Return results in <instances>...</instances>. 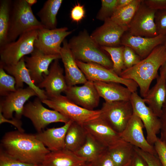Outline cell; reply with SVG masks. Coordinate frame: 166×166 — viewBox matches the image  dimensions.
Listing matches in <instances>:
<instances>
[{"label": "cell", "mask_w": 166, "mask_h": 166, "mask_svg": "<svg viewBox=\"0 0 166 166\" xmlns=\"http://www.w3.org/2000/svg\"><path fill=\"white\" fill-rule=\"evenodd\" d=\"M7 155L22 162L37 165L42 164L50 151L35 134L18 130L6 132L0 141V148Z\"/></svg>", "instance_id": "obj_1"}, {"label": "cell", "mask_w": 166, "mask_h": 166, "mask_svg": "<svg viewBox=\"0 0 166 166\" xmlns=\"http://www.w3.org/2000/svg\"><path fill=\"white\" fill-rule=\"evenodd\" d=\"M166 60V48L164 44L156 47L146 58L132 67L123 70L119 76L135 81L141 97L147 95L152 81L158 77V72Z\"/></svg>", "instance_id": "obj_2"}, {"label": "cell", "mask_w": 166, "mask_h": 166, "mask_svg": "<svg viewBox=\"0 0 166 166\" xmlns=\"http://www.w3.org/2000/svg\"><path fill=\"white\" fill-rule=\"evenodd\" d=\"M69 48L76 60L85 63H93L113 69L111 59L84 30L68 42Z\"/></svg>", "instance_id": "obj_3"}, {"label": "cell", "mask_w": 166, "mask_h": 166, "mask_svg": "<svg viewBox=\"0 0 166 166\" xmlns=\"http://www.w3.org/2000/svg\"><path fill=\"white\" fill-rule=\"evenodd\" d=\"M44 28L26 0L12 1L7 43L16 41L22 34Z\"/></svg>", "instance_id": "obj_4"}, {"label": "cell", "mask_w": 166, "mask_h": 166, "mask_svg": "<svg viewBox=\"0 0 166 166\" xmlns=\"http://www.w3.org/2000/svg\"><path fill=\"white\" fill-rule=\"evenodd\" d=\"M41 101L50 108L82 125L99 117L101 115L100 109H87L75 104L66 96L61 95Z\"/></svg>", "instance_id": "obj_5"}, {"label": "cell", "mask_w": 166, "mask_h": 166, "mask_svg": "<svg viewBox=\"0 0 166 166\" xmlns=\"http://www.w3.org/2000/svg\"><path fill=\"white\" fill-rule=\"evenodd\" d=\"M38 33V30L26 32L17 40L0 47V65L16 64L26 55L31 54L34 49V43Z\"/></svg>", "instance_id": "obj_6"}, {"label": "cell", "mask_w": 166, "mask_h": 166, "mask_svg": "<svg viewBox=\"0 0 166 166\" xmlns=\"http://www.w3.org/2000/svg\"><path fill=\"white\" fill-rule=\"evenodd\" d=\"M38 97L25 104L22 115L29 119L38 132H41L50 124L57 122L65 123L70 120L59 112L45 108Z\"/></svg>", "instance_id": "obj_7"}, {"label": "cell", "mask_w": 166, "mask_h": 166, "mask_svg": "<svg viewBox=\"0 0 166 166\" xmlns=\"http://www.w3.org/2000/svg\"><path fill=\"white\" fill-rule=\"evenodd\" d=\"M100 117L118 133L124 129L133 113L130 101L104 102Z\"/></svg>", "instance_id": "obj_8"}, {"label": "cell", "mask_w": 166, "mask_h": 166, "mask_svg": "<svg viewBox=\"0 0 166 166\" xmlns=\"http://www.w3.org/2000/svg\"><path fill=\"white\" fill-rule=\"evenodd\" d=\"M76 62L88 80L113 82L123 85L132 92H136L138 86L134 81L123 78L113 70L93 63H85L76 60Z\"/></svg>", "instance_id": "obj_9"}, {"label": "cell", "mask_w": 166, "mask_h": 166, "mask_svg": "<svg viewBox=\"0 0 166 166\" xmlns=\"http://www.w3.org/2000/svg\"><path fill=\"white\" fill-rule=\"evenodd\" d=\"M130 101L133 113L140 119L146 132V139L151 145H153L157 140V135L160 132V118L147 106L143 98L136 92L132 93Z\"/></svg>", "instance_id": "obj_10"}, {"label": "cell", "mask_w": 166, "mask_h": 166, "mask_svg": "<svg viewBox=\"0 0 166 166\" xmlns=\"http://www.w3.org/2000/svg\"><path fill=\"white\" fill-rule=\"evenodd\" d=\"M67 27L48 29L43 28L38 30L34 46L47 55L60 54L61 45L65 38L73 32Z\"/></svg>", "instance_id": "obj_11"}, {"label": "cell", "mask_w": 166, "mask_h": 166, "mask_svg": "<svg viewBox=\"0 0 166 166\" xmlns=\"http://www.w3.org/2000/svg\"><path fill=\"white\" fill-rule=\"evenodd\" d=\"M156 11L149 8L142 0L128 26L127 31L136 36L153 37L158 35L155 22Z\"/></svg>", "instance_id": "obj_12"}, {"label": "cell", "mask_w": 166, "mask_h": 166, "mask_svg": "<svg viewBox=\"0 0 166 166\" xmlns=\"http://www.w3.org/2000/svg\"><path fill=\"white\" fill-rule=\"evenodd\" d=\"M34 96L37 97L36 93L29 86L16 89L1 100L0 111L6 119L14 118L13 114L15 112V117L21 119L25 103L30 98Z\"/></svg>", "instance_id": "obj_13"}, {"label": "cell", "mask_w": 166, "mask_h": 166, "mask_svg": "<svg viewBox=\"0 0 166 166\" xmlns=\"http://www.w3.org/2000/svg\"><path fill=\"white\" fill-rule=\"evenodd\" d=\"M64 92L73 103L89 110H94L100 102V97L91 81L88 80L81 86H68Z\"/></svg>", "instance_id": "obj_14"}, {"label": "cell", "mask_w": 166, "mask_h": 166, "mask_svg": "<svg viewBox=\"0 0 166 166\" xmlns=\"http://www.w3.org/2000/svg\"><path fill=\"white\" fill-rule=\"evenodd\" d=\"M144 128L140 119L133 113L125 128L119 135L124 141L143 151L157 155L154 146L149 144L144 137Z\"/></svg>", "instance_id": "obj_15"}, {"label": "cell", "mask_w": 166, "mask_h": 166, "mask_svg": "<svg viewBox=\"0 0 166 166\" xmlns=\"http://www.w3.org/2000/svg\"><path fill=\"white\" fill-rule=\"evenodd\" d=\"M26 66L34 83L37 85L42 81L44 77L49 73V67L55 60L61 59L60 54L47 55L34 48L30 56L24 57Z\"/></svg>", "instance_id": "obj_16"}, {"label": "cell", "mask_w": 166, "mask_h": 166, "mask_svg": "<svg viewBox=\"0 0 166 166\" xmlns=\"http://www.w3.org/2000/svg\"><path fill=\"white\" fill-rule=\"evenodd\" d=\"M127 30V27L119 25L110 18L105 21L90 36L100 47H118L121 46V38Z\"/></svg>", "instance_id": "obj_17"}, {"label": "cell", "mask_w": 166, "mask_h": 166, "mask_svg": "<svg viewBox=\"0 0 166 166\" xmlns=\"http://www.w3.org/2000/svg\"><path fill=\"white\" fill-rule=\"evenodd\" d=\"M83 126L87 133L107 148L124 141L119 134L111 128L100 116L86 122Z\"/></svg>", "instance_id": "obj_18"}, {"label": "cell", "mask_w": 166, "mask_h": 166, "mask_svg": "<svg viewBox=\"0 0 166 166\" xmlns=\"http://www.w3.org/2000/svg\"><path fill=\"white\" fill-rule=\"evenodd\" d=\"M166 40V35H158L153 37H146L133 35L127 31L121 38V44L131 48L142 60L156 47L164 44Z\"/></svg>", "instance_id": "obj_19"}, {"label": "cell", "mask_w": 166, "mask_h": 166, "mask_svg": "<svg viewBox=\"0 0 166 166\" xmlns=\"http://www.w3.org/2000/svg\"><path fill=\"white\" fill-rule=\"evenodd\" d=\"M58 60H55L51 63L48 74L44 76L42 81L37 85L42 89H45L48 98L61 95L68 87L63 74V69L60 66Z\"/></svg>", "instance_id": "obj_20"}, {"label": "cell", "mask_w": 166, "mask_h": 166, "mask_svg": "<svg viewBox=\"0 0 166 166\" xmlns=\"http://www.w3.org/2000/svg\"><path fill=\"white\" fill-rule=\"evenodd\" d=\"M62 43L60 54L64 65L65 76L68 86L84 84L88 80L77 65L67 40L65 39Z\"/></svg>", "instance_id": "obj_21"}, {"label": "cell", "mask_w": 166, "mask_h": 166, "mask_svg": "<svg viewBox=\"0 0 166 166\" xmlns=\"http://www.w3.org/2000/svg\"><path fill=\"white\" fill-rule=\"evenodd\" d=\"M0 67L14 78L16 89L23 88L24 83H25L35 91L37 97L41 100L48 98L45 91L40 88L32 80L29 71L26 66L24 57L16 64L0 65Z\"/></svg>", "instance_id": "obj_22"}, {"label": "cell", "mask_w": 166, "mask_h": 166, "mask_svg": "<svg viewBox=\"0 0 166 166\" xmlns=\"http://www.w3.org/2000/svg\"><path fill=\"white\" fill-rule=\"evenodd\" d=\"M72 122L70 120L62 126L47 128L45 130L37 132L35 135L50 152L65 149L66 134Z\"/></svg>", "instance_id": "obj_23"}, {"label": "cell", "mask_w": 166, "mask_h": 166, "mask_svg": "<svg viewBox=\"0 0 166 166\" xmlns=\"http://www.w3.org/2000/svg\"><path fill=\"white\" fill-rule=\"evenodd\" d=\"M93 82L100 97L105 102L130 101L132 92L120 84L101 81Z\"/></svg>", "instance_id": "obj_24"}, {"label": "cell", "mask_w": 166, "mask_h": 166, "mask_svg": "<svg viewBox=\"0 0 166 166\" xmlns=\"http://www.w3.org/2000/svg\"><path fill=\"white\" fill-rule=\"evenodd\" d=\"M85 158L75 153L64 149L50 152L45 156L41 166H81L87 162Z\"/></svg>", "instance_id": "obj_25"}, {"label": "cell", "mask_w": 166, "mask_h": 166, "mask_svg": "<svg viewBox=\"0 0 166 166\" xmlns=\"http://www.w3.org/2000/svg\"><path fill=\"white\" fill-rule=\"evenodd\" d=\"M143 99L146 104L148 105L154 113L159 118L166 101V79L159 76L156 78V84L150 89Z\"/></svg>", "instance_id": "obj_26"}, {"label": "cell", "mask_w": 166, "mask_h": 166, "mask_svg": "<svg viewBox=\"0 0 166 166\" xmlns=\"http://www.w3.org/2000/svg\"><path fill=\"white\" fill-rule=\"evenodd\" d=\"M62 0H48L37 13L40 22L45 28H56L57 15L62 2Z\"/></svg>", "instance_id": "obj_27"}, {"label": "cell", "mask_w": 166, "mask_h": 166, "mask_svg": "<svg viewBox=\"0 0 166 166\" xmlns=\"http://www.w3.org/2000/svg\"><path fill=\"white\" fill-rule=\"evenodd\" d=\"M87 134L83 125L72 122L66 134L65 148L75 152L85 143Z\"/></svg>", "instance_id": "obj_28"}, {"label": "cell", "mask_w": 166, "mask_h": 166, "mask_svg": "<svg viewBox=\"0 0 166 166\" xmlns=\"http://www.w3.org/2000/svg\"><path fill=\"white\" fill-rule=\"evenodd\" d=\"M87 133L85 143L74 153L78 156L86 159L88 162H93L108 148L92 135Z\"/></svg>", "instance_id": "obj_29"}, {"label": "cell", "mask_w": 166, "mask_h": 166, "mask_svg": "<svg viewBox=\"0 0 166 166\" xmlns=\"http://www.w3.org/2000/svg\"><path fill=\"white\" fill-rule=\"evenodd\" d=\"M108 152L116 166H123L132 160L135 152L134 146L124 141L112 148Z\"/></svg>", "instance_id": "obj_30"}, {"label": "cell", "mask_w": 166, "mask_h": 166, "mask_svg": "<svg viewBox=\"0 0 166 166\" xmlns=\"http://www.w3.org/2000/svg\"><path fill=\"white\" fill-rule=\"evenodd\" d=\"M142 0H133L129 4L116 10L111 19L119 25L128 27Z\"/></svg>", "instance_id": "obj_31"}, {"label": "cell", "mask_w": 166, "mask_h": 166, "mask_svg": "<svg viewBox=\"0 0 166 166\" xmlns=\"http://www.w3.org/2000/svg\"><path fill=\"white\" fill-rule=\"evenodd\" d=\"M12 1L10 0L0 1V47L7 43Z\"/></svg>", "instance_id": "obj_32"}, {"label": "cell", "mask_w": 166, "mask_h": 166, "mask_svg": "<svg viewBox=\"0 0 166 166\" xmlns=\"http://www.w3.org/2000/svg\"><path fill=\"white\" fill-rule=\"evenodd\" d=\"M124 47L123 45L115 47H101L110 55L113 63V70L119 76L124 69L123 58Z\"/></svg>", "instance_id": "obj_33"}, {"label": "cell", "mask_w": 166, "mask_h": 166, "mask_svg": "<svg viewBox=\"0 0 166 166\" xmlns=\"http://www.w3.org/2000/svg\"><path fill=\"white\" fill-rule=\"evenodd\" d=\"M14 78L0 67V96L4 97L16 90Z\"/></svg>", "instance_id": "obj_34"}, {"label": "cell", "mask_w": 166, "mask_h": 166, "mask_svg": "<svg viewBox=\"0 0 166 166\" xmlns=\"http://www.w3.org/2000/svg\"><path fill=\"white\" fill-rule=\"evenodd\" d=\"M117 0H102L101 7L97 13V19L104 21L111 18L117 10Z\"/></svg>", "instance_id": "obj_35"}, {"label": "cell", "mask_w": 166, "mask_h": 166, "mask_svg": "<svg viewBox=\"0 0 166 166\" xmlns=\"http://www.w3.org/2000/svg\"><path fill=\"white\" fill-rule=\"evenodd\" d=\"M124 46L123 58L124 70L130 68L137 64L141 61V59L131 48L127 46Z\"/></svg>", "instance_id": "obj_36"}, {"label": "cell", "mask_w": 166, "mask_h": 166, "mask_svg": "<svg viewBox=\"0 0 166 166\" xmlns=\"http://www.w3.org/2000/svg\"><path fill=\"white\" fill-rule=\"evenodd\" d=\"M20 161L6 153L0 148V166H39Z\"/></svg>", "instance_id": "obj_37"}, {"label": "cell", "mask_w": 166, "mask_h": 166, "mask_svg": "<svg viewBox=\"0 0 166 166\" xmlns=\"http://www.w3.org/2000/svg\"><path fill=\"white\" fill-rule=\"evenodd\" d=\"M155 22L158 35H166V9L156 11Z\"/></svg>", "instance_id": "obj_38"}, {"label": "cell", "mask_w": 166, "mask_h": 166, "mask_svg": "<svg viewBox=\"0 0 166 166\" xmlns=\"http://www.w3.org/2000/svg\"><path fill=\"white\" fill-rule=\"evenodd\" d=\"M134 149L145 160L148 166H162L157 155L145 152L135 146Z\"/></svg>", "instance_id": "obj_39"}, {"label": "cell", "mask_w": 166, "mask_h": 166, "mask_svg": "<svg viewBox=\"0 0 166 166\" xmlns=\"http://www.w3.org/2000/svg\"><path fill=\"white\" fill-rule=\"evenodd\" d=\"M154 146L162 166H166V143L158 137Z\"/></svg>", "instance_id": "obj_40"}, {"label": "cell", "mask_w": 166, "mask_h": 166, "mask_svg": "<svg viewBox=\"0 0 166 166\" xmlns=\"http://www.w3.org/2000/svg\"><path fill=\"white\" fill-rule=\"evenodd\" d=\"M85 11L84 6L77 3L72 8L70 12V18L73 22H78L85 16Z\"/></svg>", "instance_id": "obj_41"}, {"label": "cell", "mask_w": 166, "mask_h": 166, "mask_svg": "<svg viewBox=\"0 0 166 166\" xmlns=\"http://www.w3.org/2000/svg\"><path fill=\"white\" fill-rule=\"evenodd\" d=\"M93 162L94 166H116L109 154L107 149Z\"/></svg>", "instance_id": "obj_42"}, {"label": "cell", "mask_w": 166, "mask_h": 166, "mask_svg": "<svg viewBox=\"0 0 166 166\" xmlns=\"http://www.w3.org/2000/svg\"><path fill=\"white\" fill-rule=\"evenodd\" d=\"M159 118L160 122V139L166 143V99Z\"/></svg>", "instance_id": "obj_43"}, {"label": "cell", "mask_w": 166, "mask_h": 166, "mask_svg": "<svg viewBox=\"0 0 166 166\" xmlns=\"http://www.w3.org/2000/svg\"><path fill=\"white\" fill-rule=\"evenodd\" d=\"M143 1L152 10L157 11L166 9V0H144Z\"/></svg>", "instance_id": "obj_44"}, {"label": "cell", "mask_w": 166, "mask_h": 166, "mask_svg": "<svg viewBox=\"0 0 166 166\" xmlns=\"http://www.w3.org/2000/svg\"><path fill=\"white\" fill-rule=\"evenodd\" d=\"M4 123L10 124L15 127L18 130L21 132H24V130L22 127V122L21 119L16 117L11 119L5 118L0 111V124Z\"/></svg>", "instance_id": "obj_45"}, {"label": "cell", "mask_w": 166, "mask_h": 166, "mask_svg": "<svg viewBox=\"0 0 166 166\" xmlns=\"http://www.w3.org/2000/svg\"><path fill=\"white\" fill-rule=\"evenodd\" d=\"M130 166H148L143 158L136 151L131 160Z\"/></svg>", "instance_id": "obj_46"}, {"label": "cell", "mask_w": 166, "mask_h": 166, "mask_svg": "<svg viewBox=\"0 0 166 166\" xmlns=\"http://www.w3.org/2000/svg\"><path fill=\"white\" fill-rule=\"evenodd\" d=\"M133 0H117L116 10L126 6L131 3Z\"/></svg>", "instance_id": "obj_47"}, {"label": "cell", "mask_w": 166, "mask_h": 166, "mask_svg": "<svg viewBox=\"0 0 166 166\" xmlns=\"http://www.w3.org/2000/svg\"><path fill=\"white\" fill-rule=\"evenodd\" d=\"M160 76L166 79V60L159 69Z\"/></svg>", "instance_id": "obj_48"}, {"label": "cell", "mask_w": 166, "mask_h": 166, "mask_svg": "<svg viewBox=\"0 0 166 166\" xmlns=\"http://www.w3.org/2000/svg\"><path fill=\"white\" fill-rule=\"evenodd\" d=\"M26 1L28 4L31 7L36 4L38 2L37 0H26Z\"/></svg>", "instance_id": "obj_49"}, {"label": "cell", "mask_w": 166, "mask_h": 166, "mask_svg": "<svg viewBox=\"0 0 166 166\" xmlns=\"http://www.w3.org/2000/svg\"><path fill=\"white\" fill-rule=\"evenodd\" d=\"M81 166H94L93 162H86Z\"/></svg>", "instance_id": "obj_50"}, {"label": "cell", "mask_w": 166, "mask_h": 166, "mask_svg": "<svg viewBox=\"0 0 166 166\" xmlns=\"http://www.w3.org/2000/svg\"><path fill=\"white\" fill-rule=\"evenodd\" d=\"M131 160L123 166H130Z\"/></svg>", "instance_id": "obj_51"}, {"label": "cell", "mask_w": 166, "mask_h": 166, "mask_svg": "<svg viewBox=\"0 0 166 166\" xmlns=\"http://www.w3.org/2000/svg\"><path fill=\"white\" fill-rule=\"evenodd\" d=\"M164 45L165 46V47L166 48V40L165 42H164Z\"/></svg>", "instance_id": "obj_52"}, {"label": "cell", "mask_w": 166, "mask_h": 166, "mask_svg": "<svg viewBox=\"0 0 166 166\" xmlns=\"http://www.w3.org/2000/svg\"><path fill=\"white\" fill-rule=\"evenodd\" d=\"M39 166H41V165H39Z\"/></svg>", "instance_id": "obj_53"}]
</instances>
